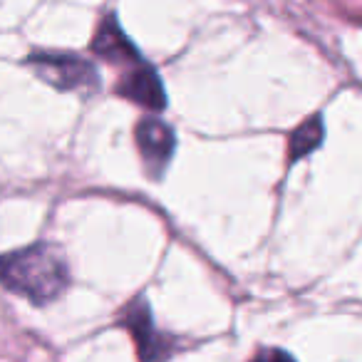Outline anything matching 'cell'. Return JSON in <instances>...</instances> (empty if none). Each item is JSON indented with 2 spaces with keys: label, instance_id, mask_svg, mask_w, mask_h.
Wrapping results in <instances>:
<instances>
[{
  "label": "cell",
  "instance_id": "cell-3",
  "mask_svg": "<svg viewBox=\"0 0 362 362\" xmlns=\"http://www.w3.org/2000/svg\"><path fill=\"white\" fill-rule=\"evenodd\" d=\"M119 322L129 330V335L134 337L139 362H164L166 357L171 355V350H174V342L166 335H161L154 327L151 310L144 298H134V300L122 310Z\"/></svg>",
  "mask_w": 362,
  "mask_h": 362
},
{
  "label": "cell",
  "instance_id": "cell-1",
  "mask_svg": "<svg viewBox=\"0 0 362 362\" xmlns=\"http://www.w3.org/2000/svg\"><path fill=\"white\" fill-rule=\"evenodd\" d=\"M70 273L65 256L55 246L33 243L0 256V283L33 303H50L65 291Z\"/></svg>",
  "mask_w": 362,
  "mask_h": 362
},
{
  "label": "cell",
  "instance_id": "cell-4",
  "mask_svg": "<svg viewBox=\"0 0 362 362\" xmlns=\"http://www.w3.org/2000/svg\"><path fill=\"white\" fill-rule=\"evenodd\" d=\"M117 95H122L124 100L134 102V105H141L144 110H151V112H159L166 107L164 85H161L154 67L146 65L144 57H141L139 62L127 65V72L119 77V85H117Z\"/></svg>",
  "mask_w": 362,
  "mask_h": 362
},
{
  "label": "cell",
  "instance_id": "cell-5",
  "mask_svg": "<svg viewBox=\"0 0 362 362\" xmlns=\"http://www.w3.org/2000/svg\"><path fill=\"white\" fill-rule=\"evenodd\" d=\"M136 146L151 179H159L176 149V136L169 124L159 119H141L136 124Z\"/></svg>",
  "mask_w": 362,
  "mask_h": 362
},
{
  "label": "cell",
  "instance_id": "cell-2",
  "mask_svg": "<svg viewBox=\"0 0 362 362\" xmlns=\"http://www.w3.org/2000/svg\"><path fill=\"white\" fill-rule=\"evenodd\" d=\"M25 65L37 77L57 90H92L97 87V70L87 60L70 52H33Z\"/></svg>",
  "mask_w": 362,
  "mask_h": 362
},
{
  "label": "cell",
  "instance_id": "cell-8",
  "mask_svg": "<svg viewBox=\"0 0 362 362\" xmlns=\"http://www.w3.org/2000/svg\"><path fill=\"white\" fill-rule=\"evenodd\" d=\"M251 362H296L286 350H261Z\"/></svg>",
  "mask_w": 362,
  "mask_h": 362
},
{
  "label": "cell",
  "instance_id": "cell-6",
  "mask_svg": "<svg viewBox=\"0 0 362 362\" xmlns=\"http://www.w3.org/2000/svg\"><path fill=\"white\" fill-rule=\"evenodd\" d=\"M92 50L100 57H105L107 62H112V65H132V62L141 60V55L132 45V40L117 25L115 16H107L100 23L95 37H92Z\"/></svg>",
  "mask_w": 362,
  "mask_h": 362
},
{
  "label": "cell",
  "instance_id": "cell-7",
  "mask_svg": "<svg viewBox=\"0 0 362 362\" xmlns=\"http://www.w3.org/2000/svg\"><path fill=\"white\" fill-rule=\"evenodd\" d=\"M322 136H325L322 117H310L308 122H303L291 136V161H298L300 156L317 149V146L322 144Z\"/></svg>",
  "mask_w": 362,
  "mask_h": 362
}]
</instances>
